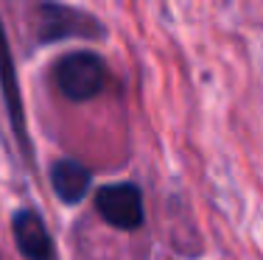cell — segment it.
I'll return each mask as SVG.
<instances>
[{
	"mask_svg": "<svg viewBox=\"0 0 263 260\" xmlns=\"http://www.w3.org/2000/svg\"><path fill=\"white\" fill-rule=\"evenodd\" d=\"M109 70H106L104 56L96 51H73L65 53L53 65V84L67 101H90V98L101 95Z\"/></svg>",
	"mask_w": 263,
	"mask_h": 260,
	"instance_id": "cell-1",
	"label": "cell"
},
{
	"mask_svg": "<svg viewBox=\"0 0 263 260\" xmlns=\"http://www.w3.org/2000/svg\"><path fill=\"white\" fill-rule=\"evenodd\" d=\"M106 28L90 11L65 3H42L40 6V42L59 39H104Z\"/></svg>",
	"mask_w": 263,
	"mask_h": 260,
	"instance_id": "cell-2",
	"label": "cell"
},
{
	"mask_svg": "<svg viewBox=\"0 0 263 260\" xmlns=\"http://www.w3.org/2000/svg\"><path fill=\"white\" fill-rule=\"evenodd\" d=\"M96 210L109 227L123 232H132L143 224L146 210H143V193L132 182L106 185L96 193Z\"/></svg>",
	"mask_w": 263,
	"mask_h": 260,
	"instance_id": "cell-3",
	"label": "cell"
},
{
	"mask_svg": "<svg viewBox=\"0 0 263 260\" xmlns=\"http://www.w3.org/2000/svg\"><path fill=\"white\" fill-rule=\"evenodd\" d=\"M0 92H3L9 121H11V129H14L17 143L23 148V157L31 163L34 159V146H31V134H28V123H26V107H23V95H20V82H17L14 53H11L3 20H0Z\"/></svg>",
	"mask_w": 263,
	"mask_h": 260,
	"instance_id": "cell-4",
	"label": "cell"
},
{
	"mask_svg": "<svg viewBox=\"0 0 263 260\" xmlns=\"http://www.w3.org/2000/svg\"><path fill=\"white\" fill-rule=\"evenodd\" d=\"M11 238L26 260H53V238L34 207H20L11 215Z\"/></svg>",
	"mask_w": 263,
	"mask_h": 260,
	"instance_id": "cell-5",
	"label": "cell"
},
{
	"mask_svg": "<svg viewBox=\"0 0 263 260\" xmlns=\"http://www.w3.org/2000/svg\"><path fill=\"white\" fill-rule=\"evenodd\" d=\"M90 171L87 165H81L73 157H62L51 165V188L56 193V199L65 204H79L90 190Z\"/></svg>",
	"mask_w": 263,
	"mask_h": 260,
	"instance_id": "cell-6",
	"label": "cell"
}]
</instances>
